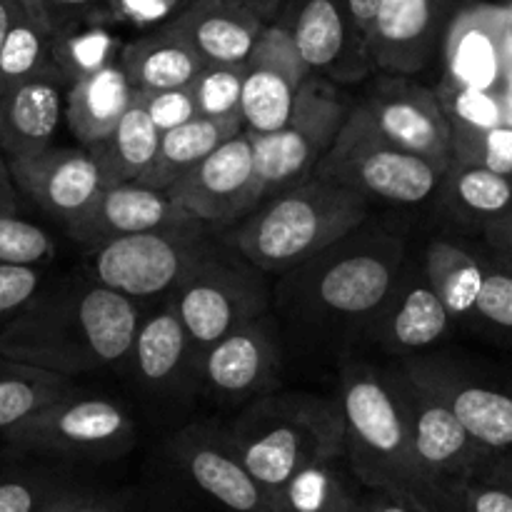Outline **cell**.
Returning a JSON list of instances; mask_svg holds the SVG:
<instances>
[{
    "label": "cell",
    "instance_id": "6da1fadb",
    "mask_svg": "<svg viewBox=\"0 0 512 512\" xmlns=\"http://www.w3.org/2000/svg\"><path fill=\"white\" fill-rule=\"evenodd\" d=\"M140 318L135 300L88 273L48 278L0 328V353L65 378L100 373L128 365Z\"/></svg>",
    "mask_w": 512,
    "mask_h": 512
},
{
    "label": "cell",
    "instance_id": "7a4b0ae2",
    "mask_svg": "<svg viewBox=\"0 0 512 512\" xmlns=\"http://www.w3.org/2000/svg\"><path fill=\"white\" fill-rule=\"evenodd\" d=\"M338 403L345 425V460L365 490H390L433 512L410 435L398 370L348 360L340 370Z\"/></svg>",
    "mask_w": 512,
    "mask_h": 512
},
{
    "label": "cell",
    "instance_id": "3957f363",
    "mask_svg": "<svg viewBox=\"0 0 512 512\" xmlns=\"http://www.w3.org/2000/svg\"><path fill=\"white\" fill-rule=\"evenodd\" d=\"M368 215L363 195L313 175L265 198L228 230L225 243L263 273L288 275L368 223Z\"/></svg>",
    "mask_w": 512,
    "mask_h": 512
},
{
    "label": "cell",
    "instance_id": "277c9868",
    "mask_svg": "<svg viewBox=\"0 0 512 512\" xmlns=\"http://www.w3.org/2000/svg\"><path fill=\"white\" fill-rule=\"evenodd\" d=\"M253 478L278 508L280 495L303 470L345 458V425L338 398L315 393H268L228 423Z\"/></svg>",
    "mask_w": 512,
    "mask_h": 512
},
{
    "label": "cell",
    "instance_id": "5b68a950",
    "mask_svg": "<svg viewBox=\"0 0 512 512\" xmlns=\"http://www.w3.org/2000/svg\"><path fill=\"white\" fill-rule=\"evenodd\" d=\"M408 253L398 233L365 223L335 245L288 273L293 298L315 318L363 325L370 333L375 320L393 298Z\"/></svg>",
    "mask_w": 512,
    "mask_h": 512
},
{
    "label": "cell",
    "instance_id": "8992f818",
    "mask_svg": "<svg viewBox=\"0 0 512 512\" xmlns=\"http://www.w3.org/2000/svg\"><path fill=\"white\" fill-rule=\"evenodd\" d=\"M315 175L363 195L368 203L410 208L435 200L445 173L388 138L360 100L350 108L338 138L318 163Z\"/></svg>",
    "mask_w": 512,
    "mask_h": 512
},
{
    "label": "cell",
    "instance_id": "52a82bcc",
    "mask_svg": "<svg viewBox=\"0 0 512 512\" xmlns=\"http://www.w3.org/2000/svg\"><path fill=\"white\" fill-rule=\"evenodd\" d=\"M218 245H223L218 228L195 218L88 248L85 273L135 303L163 295L170 298L190 270Z\"/></svg>",
    "mask_w": 512,
    "mask_h": 512
},
{
    "label": "cell",
    "instance_id": "ba28073f",
    "mask_svg": "<svg viewBox=\"0 0 512 512\" xmlns=\"http://www.w3.org/2000/svg\"><path fill=\"white\" fill-rule=\"evenodd\" d=\"M3 435L5 445L20 455L110 460L133 448L135 423L118 400L73 390Z\"/></svg>",
    "mask_w": 512,
    "mask_h": 512
},
{
    "label": "cell",
    "instance_id": "9c48e42d",
    "mask_svg": "<svg viewBox=\"0 0 512 512\" xmlns=\"http://www.w3.org/2000/svg\"><path fill=\"white\" fill-rule=\"evenodd\" d=\"M260 273L263 270L255 268L223 238V245L200 260L170 295L168 300L175 305L200 353L265 315L270 295Z\"/></svg>",
    "mask_w": 512,
    "mask_h": 512
},
{
    "label": "cell",
    "instance_id": "30bf717a",
    "mask_svg": "<svg viewBox=\"0 0 512 512\" xmlns=\"http://www.w3.org/2000/svg\"><path fill=\"white\" fill-rule=\"evenodd\" d=\"M353 105L338 98L328 78L313 75L283 128L253 133L255 170L265 198L305 183L338 138Z\"/></svg>",
    "mask_w": 512,
    "mask_h": 512
},
{
    "label": "cell",
    "instance_id": "8fae6325",
    "mask_svg": "<svg viewBox=\"0 0 512 512\" xmlns=\"http://www.w3.org/2000/svg\"><path fill=\"white\" fill-rule=\"evenodd\" d=\"M400 388L408 405L410 435H413L415 460L425 480L435 510L448 503L463 480L485 465L493 455L468 433L448 400L430 388L425 380L410 373L403 363L398 365Z\"/></svg>",
    "mask_w": 512,
    "mask_h": 512
},
{
    "label": "cell",
    "instance_id": "7c38bea8",
    "mask_svg": "<svg viewBox=\"0 0 512 512\" xmlns=\"http://www.w3.org/2000/svg\"><path fill=\"white\" fill-rule=\"evenodd\" d=\"M168 195L193 218L230 230L265 200L255 170V140L248 128L180 175Z\"/></svg>",
    "mask_w": 512,
    "mask_h": 512
},
{
    "label": "cell",
    "instance_id": "4fadbf2b",
    "mask_svg": "<svg viewBox=\"0 0 512 512\" xmlns=\"http://www.w3.org/2000/svg\"><path fill=\"white\" fill-rule=\"evenodd\" d=\"M403 365L448 400L480 445L512 453V370H480L418 355L403 358Z\"/></svg>",
    "mask_w": 512,
    "mask_h": 512
},
{
    "label": "cell",
    "instance_id": "5bb4252c",
    "mask_svg": "<svg viewBox=\"0 0 512 512\" xmlns=\"http://www.w3.org/2000/svg\"><path fill=\"white\" fill-rule=\"evenodd\" d=\"M168 455L180 473L228 512H275L273 500L253 478L228 425L193 423L178 430Z\"/></svg>",
    "mask_w": 512,
    "mask_h": 512
},
{
    "label": "cell",
    "instance_id": "9a60e30c",
    "mask_svg": "<svg viewBox=\"0 0 512 512\" xmlns=\"http://www.w3.org/2000/svg\"><path fill=\"white\" fill-rule=\"evenodd\" d=\"M275 23L288 30L320 78L358 83L375 70L368 38L355 23L348 0H285Z\"/></svg>",
    "mask_w": 512,
    "mask_h": 512
},
{
    "label": "cell",
    "instance_id": "2e32d148",
    "mask_svg": "<svg viewBox=\"0 0 512 512\" xmlns=\"http://www.w3.org/2000/svg\"><path fill=\"white\" fill-rule=\"evenodd\" d=\"M363 103L395 143L430 160L440 173L453 165V123L438 90L413 75L380 73Z\"/></svg>",
    "mask_w": 512,
    "mask_h": 512
},
{
    "label": "cell",
    "instance_id": "e0dca14e",
    "mask_svg": "<svg viewBox=\"0 0 512 512\" xmlns=\"http://www.w3.org/2000/svg\"><path fill=\"white\" fill-rule=\"evenodd\" d=\"M438 90H478L500 95L508 65V13L505 3L463 0L453 15L443 50Z\"/></svg>",
    "mask_w": 512,
    "mask_h": 512
},
{
    "label": "cell",
    "instance_id": "ac0fdd59",
    "mask_svg": "<svg viewBox=\"0 0 512 512\" xmlns=\"http://www.w3.org/2000/svg\"><path fill=\"white\" fill-rule=\"evenodd\" d=\"M313 75L288 30L278 23L265 25L258 45L245 63V128L253 133H273L283 128Z\"/></svg>",
    "mask_w": 512,
    "mask_h": 512
},
{
    "label": "cell",
    "instance_id": "d6986e66",
    "mask_svg": "<svg viewBox=\"0 0 512 512\" xmlns=\"http://www.w3.org/2000/svg\"><path fill=\"white\" fill-rule=\"evenodd\" d=\"M463 0H383L368 38L378 73L418 75L440 55Z\"/></svg>",
    "mask_w": 512,
    "mask_h": 512
},
{
    "label": "cell",
    "instance_id": "ffe728a7",
    "mask_svg": "<svg viewBox=\"0 0 512 512\" xmlns=\"http://www.w3.org/2000/svg\"><path fill=\"white\" fill-rule=\"evenodd\" d=\"M280 363L283 353L273 320L260 315L200 353V383L225 403H253L273 393Z\"/></svg>",
    "mask_w": 512,
    "mask_h": 512
},
{
    "label": "cell",
    "instance_id": "44dd1931",
    "mask_svg": "<svg viewBox=\"0 0 512 512\" xmlns=\"http://www.w3.org/2000/svg\"><path fill=\"white\" fill-rule=\"evenodd\" d=\"M8 165L15 188L63 228L83 215L105 188L98 160L85 145H50L30 158L8 160Z\"/></svg>",
    "mask_w": 512,
    "mask_h": 512
},
{
    "label": "cell",
    "instance_id": "7402d4cb",
    "mask_svg": "<svg viewBox=\"0 0 512 512\" xmlns=\"http://www.w3.org/2000/svg\"><path fill=\"white\" fill-rule=\"evenodd\" d=\"M195 220L183 205L175 203L168 190L148 188L143 183L105 185L83 215L65 225V233L85 248H98L110 240L168 225Z\"/></svg>",
    "mask_w": 512,
    "mask_h": 512
},
{
    "label": "cell",
    "instance_id": "603a6c76",
    "mask_svg": "<svg viewBox=\"0 0 512 512\" xmlns=\"http://www.w3.org/2000/svg\"><path fill=\"white\" fill-rule=\"evenodd\" d=\"M65 100L68 80L53 63L5 90L0 95V153L20 160L55 145Z\"/></svg>",
    "mask_w": 512,
    "mask_h": 512
},
{
    "label": "cell",
    "instance_id": "cb8c5ba5",
    "mask_svg": "<svg viewBox=\"0 0 512 512\" xmlns=\"http://www.w3.org/2000/svg\"><path fill=\"white\" fill-rule=\"evenodd\" d=\"M455 328V318L425 275L423 263H405L393 298L370 328V335L388 353L415 358L443 343Z\"/></svg>",
    "mask_w": 512,
    "mask_h": 512
},
{
    "label": "cell",
    "instance_id": "d4e9b609",
    "mask_svg": "<svg viewBox=\"0 0 512 512\" xmlns=\"http://www.w3.org/2000/svg\"><path fill=\"white\" fill-rule=\"evenodd\" d=\"M128 365L135 380L155 393H175L200 380V350L170 300L140 318Z\"/></svg>",
    "mask_w": 512,
    "mask_h": 512
},
{
    "label": "cell",
    "instance_id": "484cf974",
    "mask_svg": "<svg viewBox=\"0 0 512 512\" xmlns=\"http://www.w3.org/2000/svg\"><path fill=\"white\" fill-rule=\"evenodd\" d=\"M170 25L205 65H245L268 23L243 0H190Z\"/></svg>",
    "mask_w": 512,
    "mask_h": 512
},
{
    "label": "cell",
    "instance_id": "4316f807",
    "mask_svg": "<svg viewBox=\"0 0 512 512\" xmlns=\"http://www.w3.org/2000/svg\"><path fill=\"white\" fill-rule=\"evenodd\" d=\"M135 98V88L123 63L103 65L68 85L65 123L80 145L93 148L120 123Z\"/></svg>",
    "mask_w": 512,
    "mask_h": 512
},
{
    "label": "cell",
    "instance_id": "83f0119b",
    "mask_svg": "<svg viewBox=\"0 0 512 512\" xmlns=\"http://www.w3.org/2000/svg\"><path fill=\"white\" fill-rule=\"evenodd\" d=\"M120 63L133 88L143 93L183 88L205 68V60L170 23L128 40L120 53Z\"/></svg>",
    "mask_w": 512,
    "mask_h": 512
},
{
    "label": "cell",
    "instance_id": "f1b7e54d",
    "mask_svg": "<svg viewBox=\"0 0 512 512\" xmlns=\"http://www.w3.org/2000/svg\"><path fill=\"white\" fill-rule=\"evenodd\" d=\"M435 203L453 223L480 235L485 225L512 213V175L453 163L440 180Z\"/></svg>",
    "mask_w": 512,
    "mask_h": 512
},
{
    "label": "cell",
    "instance_id": "f546056e",
    "mask_svg": "<svg viewBox=\"0 0 512 512\" xmlns=\"http://www.w3.org/2000/svg\"><path fill=\"white\" fill-rule=\"evenodd\" d=\"M240 130H245L243 115H220V118L198 115V118L188 120L178 128L165 130V133H160L158 153H155L153 163L138 183L148 185V188L168 190L180 175L188 173L193 165L208 158L213 150L235 138Z\"/></svg>",
    "mask_w": 512,
    "mask_h": 512
},
{
    "label": "cell",
    "instance_id": "4dcf8cb0",
    "mask_svg": "<svg viewBox=\"0 0 512 512\" xmlns=\"http://www.w3.org/2000/svg\"><path fill=\"white\" fill-rule=\"evenodd\" d=\"M423 268L455 323H468L485 278V248L435 235L425 245Z\"/></svg>",
    "mask_w": 512,
    "mask_h": 512
},
{
    "label": "cell",
    "instance_id": "1f68e13d",
    "mask_svg": "<svg viewBox=\"0 0 512 512\" xmlns=\"http://www.w3.org/2000/svg\"><path fill=\"white\" fill-rule=\"evenodd\" d=\"M160 130L148 115L143 98L135 90V98L120 123L110 130L108 138L88 148L95 155L105 185L138 183L158 153Z\"/></svg>",
    "mask_w": 512,
    "mask_h": 512
},
{
    "label": "cell",
    "instance_id": "d6a6232c",
    "mask_svg": "<svg viewBox=\"0 0 512 512\" xmlns=\"http://www.w3.org/2000/svg\"><path fill=\"white\" fill-rule=\"evenodd\" d=\"M55 28L38 0H18L0 50V95L53 63Z\"/></svg>",
    "mask_w": 512,
    "mask_h": 512
},
{
    "label": "cell",
    "instance_id": "836d02e7",
    "mask_svg": "<svg viewBox=\"0 0 512 512\" xmlns=\"http://www.w3.org/2000/svg\"><path fill=\"white\" fill-rule=\"evenodd\" d=\"M123 45L118 28L90 13L55 28L53 65L70 85L83 75L120 60Z\"/></svg>",
    "mask_w": 512,
    "mask_h": 512
},
{
    "label": "cell",
    "instance_id": "e575fe53",
    "mask_svg": "<svg viewBox=\"0 0 512 512\" xmlns=\"http://www.w3.org/2000/svg\"><path fill=\"white\" fill-rule=\"evenodd\" d=\"M73 390H78L73 378L18 363L0 353V430L5 433L15 428Z\"/></svg>",
    "mask_w": 512,
    "mask_h": 512
},
{
    "label": "cell",
    "instance_id": "d590c367",
    "mask_svg": "<svg viewBox=\"0 0 512 512\" xmlns=\"http://www.w3.org/2000/svg\"><path fill=\"white\" fill-rule=\"evenodd\" d=\"M348 460L335 458L303 470L280 495L275 512H335L360 503Z\"/></svg>",
    "mask_w": 512,
    "mask_h": 512
},
{
    "label": "cell",
    "instance_id": "8d00e7d4",
    "mask_svg": "<svg viewBox=\"0 0 512 512\" xmlns=\"http://www.w3.org/2000/svg\"><path fill=\"white\" fill-rule=\"evenodd\" d=\"M468 325L512 345V270L500 263L488 248H485L483 288Z\"/></svg>",
    "mask_w": 512,
    "mask_h": 512
},
{
    "label": "cell",
    "instance_id": "74e56055",
    "mask_svg": "<svg viewBox=\"0 0 512 512\" xmlns=\"http://www.w3.org/2000/svg\"><path fill=\"white\" fill-rule=\"evenodd\" d=\"M75 485L53 468H18L0 473V512H45Z\"/></svg>",
    "mask_w": 512,
    "mask_h": 512
},
{
    "label": "cell",
    "instance_id": "f35d334b",
    "mask_svg": "<svg viewBox=\"0 0 512 512\" xmlns=\"http://www.w3.org/2000/svg\"><path fill=\"white\" fill-rule=\"evenodd\" d=\"M453 163L512 175V125H453Z\"/></svg>",
    "mask_w": 512,
    "mask_h": 512
},
{
    "label": "cell",
    "instance_id": "ab89813d",
    "mask_svg": "<svg viewBox=\"0 0 512 512\" xmlns=\"http://www.w3.org/2000/svg\"><path fill=\"white\" fill-rule=\"evenodd\" d=\"M448 508L458 512H512V478L495 460V453L455 488Z\"/></svg>",
    "mask_w": 512,
    "mask_h": 512
},
{
    "label": "cell",
    "instance_id": "60d3db41",
    "mask_svg": "<svg viewBox=\"0 0 512 512\" xmlns=\"http://www.w3.org/2000/svg\"><path fill=\"white\" fill-rule=\"evenodd\" d=\"M245 65H205L190 83L198 115H243Z\"/></svg>",
    "mask_w": 512,
    "mask_h": 512
},
{
    "label": "cell",
    "instance_id": "b9f144b4",
    "mask_svg": "<svg viewBox=\"0 0 512 512\" xmlns=\"http://www.w3.org/2000/svg\"><path fill=\"white\" fill-rule=\"evenodd\" d=\"M55 240L48 230L18 213H0V263L43 268L55 258Z\"/></svg>",
    "mask_w": 512,
    "mask_h": 512
},
{
    "label": "cell",
    "instance_id": "7bdbcfd3",
    "mask_svg": "<svg viewBox=\"0 0 512 512\" xmlns=\"http://www.w3.org/2000/svg\"><path fill=\"white\" fill-rule=\"evenodd\" d=\"M190 0H105L93 15L113 28H128L135 33H150L173 23Z\"/></svg>",
    "mask_w": 512,
    "mask_h": 512
},
{
    "label": "cell",
    "instance_id": "ee69618b",
    "mask_svg": "<svg viewBox=\"0 0 512 512\" xmlns=\"http://www.w3.org/2000/svg\"><path fill=\"white\" fill-rule=\"evenodd\" d=\"M45 280L48 275L43 273V268L0 263V328L30 303Z\"/></svg>",
    "mask_w": 512,
    "mask_h": 512
},
{
    "label": "cell",
    "instance_id": "f6af8a7d",
    "mask_svg": "<svg viewBox=\"0 0 512 512\" xmlns=\"http://www.w3.org/2000/svg\"><path fill=\"white\" fill-rule=\"evenodd\" d=\"M138 93L140 98H143L145 108H148V115L153 118V123L158 125L160 133L198 118V105H195V95L190 85L168 90H150V93L138 90Z\"/></svg>",
    "mask_w": 512,
    "mask_h": 512
},
{
    "label": "cell",
    "instance_id": "bcb514c9",
    "mask_svg": "<svg viewBox=\"0 0 512 512\" xmlns=\"http://www.w3.org/2000/svg\"><path fill=\"white\" fill-rule=\"evenodd\" d=\"M45 512H128V505L118 495L70 485L63 495L53 500V505Z\"/></svg>",
    "mask_w": 512,
    "mask_h": 512
},
{
    "label": "cell",
    "instance_id": "7dc6e473",
    "mask_svg": "<svg viewBox=\"0 0 512 512\" xmlns=\"http://www.w3.org/2000/svg\"><path fill=\"white\" fill-rule=\"evenodd\" d=\"M480 238H483L485 248H488L500 263L508 265L512 270V213L495 220V223L485 225V228L480 230Z\"/></svg>",
    "mask_w": 512,
    "mask_h": 512
},
{
    "label": "cell",
    "instance_id": "c3c4849f",
    "mask_svg": "<svg viewBox=\"0 0 512 512\" xmlns=\"http://www.w3.org/2000/svg\"><path fill=\"white\" fill-rule=\"evenodd\" d=\"M38 3L48 13L53 28H60V25L70 23V20L95 13L105 0H38Z\"/></svg>",
    "mask_w": 512,
    "mask_h": 512
},
{
    "label": "cell",
    "instance_id": "681fc988",
    "mask_svg": "<svg viewBox=\"0 0 512 512\" xmlns=\"http://www.w3.org/2000/svg\"><path fill=\"white\" fill-rule=\"evenodd\" d=\"M363 512H425L415 500L390 490H368L363 495Z\"/></svg>",
    "mask_w": 512,
    "mask_h": 512
},
{
    "label": "cell",
    "instance_id": "f907efd6",
    "mask_svg": "<svg viewBox=\"0 0 512 512\" xmlns=\"http://www.w3.org/2000/svg\"><path fill=\"white\" fill-rule=\"evenodd\" d=\"M505 13H508V65H505L503 90H500V103H503L505 123L512 125V0H505Z\"/></svg>",
    "mask_w": 512,
    "mask_h": 512
},
{
    "label": "cell",
    "instance_id": "816d5d0a",
    "mask_svg": "<svg viewBox=\"0 0 512 512\" xmlns=\"http://www.w3.org/2000/svg\"><path fill=\"white\" fill-rule=\"evenodd\" d=\"M0 213H18V188L3 153H0Z\"/></svg>",
    "mask_w": 512,
    "mask_h": 512
},
{
    "label": "cell",
    "instance_id": "f5cc1de1",
    "mask_svg": "<svg viewBox=\"0 0 512 512\" xmlns=\"http://www.w3.org/2000/svg\"><path fill=\"white\" fill-rule=\"evenodd\" d=\"M350 10H353V18L358 23V28L363 30L365 38H370L373 33L375 18H378V8L383 0H348Z\"/></svg>",
    "mask_w": 512,
    "mask_h": 512
},
{
    "label": "cell",
    "instance_id": "db71d44e",
    "mask_svg": "<svg viewBox=\"0 0 512 512\" xmlns=\"http://www.w3.org/2000/svg\"><path fill=\"white\" fill-rule=\"evenodd\" d=\"M243 3L250 5L265 23H275L278 13L283 10L285 0H243Z\"/></svg>",
    "mask_w": 512,
    "mask_h": 512
},
{
    "label": "cell",
    "instance_id": "11a10c76",
    "mask_svg": "<svg viewBox=\"0 0 512 512\" xmlns=\"http://www.w3.org/2000/svg\"><path fill=\"white\" fill-rule=\"evenodd\" d=\"M15 8H18V0H0V50H3L5 35H8L10 23H13Z\"/></svg>",
    "mask_w": 512,
    "mask_h": 512
},
{
    "label": "cell",
    "instance_id": "9f6ffc18",
    "mask_svg": "<svg viewBox=\"0 0 512 512\" xmlns=\"http://www.w3.org/2000/svg\"><path fill=\"white\" fill-rule=\"evenodd\" d=\"M495 460H498L500 468L512 478V453H495Z\"/></svg>",
    "mask_w": 512,
    "mask_h": 512
},
{
    "label": "cell",
    "instance_id": "6f0895ef",
    "mask_svg": "<svg viewBox=\"0 0 512 512\" xmlns=\"http://www.w3.org/2000/svg\"><path fill=\"white\" fill-rule=\"evenodd\" d=\"M335 512H363V498H360V503L353 505V508H343V510H335Z\"/></svg>",
    "mask_w": 512,
    "mask_h": 512
},
{
    "label": "cell",
    "instance_id": "680465c9",
    "mask_svg": "<svg viewBox=\"0 0 512 512\" xmlns=\"http://www.w3.org/2000/svg\"><path fill=\"white\" fill-rule=\"evenodd\" d=\"M433 512H458V510H453V508H448V505H443V508H438V510H433Z\"/></svg>",
    "mask_w": 512,
    "mask_h": 512
}]
</instances>
